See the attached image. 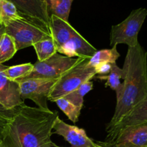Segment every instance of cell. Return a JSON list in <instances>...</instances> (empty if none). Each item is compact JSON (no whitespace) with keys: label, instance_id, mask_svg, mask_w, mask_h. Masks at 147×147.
<instances>
[{"label":"cell","instance_id":"4","mask_svg":"<svg viewBox=\"0 0 147 147\" xmlns=\"http://www.w3.org/2000/svg\"><path fill=\"white\" fill-rule=\"evenodd\" d=\"M88 60L86 59L63 74L50 90L47 100L55 102L56 100L65 97L69 93L76 90L85 82L90 80L95 77L96 72L93 67L88 65Z\"/></svg>","mask_w":147,"mask_h":147},{"label":"cell","instance_id":"24","mask_svg":"<svg viewBox=\"0 0 147 147\" xmlns=\"http://www.w3.org/2000/svg\"><path fill=\"white\" fill-rule=\"evenodd\" d=\"M15 109L0 111V147L2 146L6 127Z\"/></svg>","mask_w":147,"mask_h":147},{"label":"cell","instance_id":"19","mask_svg":"<svg viewBox=\"0 0 147 147\" xmlns=\"http://www.w3.org/2000/svg\"><path fill=\"white\" fill-rule=\"evenodd\" d=\"M22 16L15 6L8 0H0V22L4 25Z\"/></svg>","mask_w":147,"mask_h":147},{"label":"cell","instance_id":"8","mask_svg":"<svg viewBox=\"0 0 147 147\" xmlns=\"http://www.w3.org/2000/svg\"><path fill=\"white\" fill-rule=\"evenodd\" d=\"M53 134L62 136L71 147H113L106 142H95L88 137L84 129L67 124L58 117L53 127Z\"/></svg>","mask_w":147,"mask_h":147},{"label":"cell","instance_id":"14","mask_svg":"<svg viewBox=\"0 0 147 147\" xmlns=\"http://www.w3.org/2000/svg\"><path fill=\"white\" fill-rule=\"evenodd\" d=\"M75 30L68 22L64 21L55 15H50V31L57 49L70 40Z\"/></svg>","mask_w":147,"mask_h":147},{"label":"cell","instance_id":"13","mask_svg":"<svg viewBox=\"0 0 147 147\" xmlns=\"http://www.w3.org/2000/svg\"><path fill=\"white\" fill-rule=\"evenodd\" d=\"M97 51L76 30L70 40L57 48V53L69 57L90 59Z\"/></svg>","mask_w":147,"mask_h":147},{"label":"cell","instance_id":"5","mask_svg":"<svg viewBox=\"0 0 147 147\" xmlns=\"http://www.w3.org/2000/svg\"><path fill=\"white\" fill-rule=\"evenodd\" d=\"M147 17V9H134L119 24L113 25L110 34V45L126 44L129 47H135L139 43L138 35Z\"/></svg>","mask_w":147,"mask_h":147},{"label":"cell","instance_id":"23","mask_svg":"<svg viewBox=\"0 0 147 147\" xmlns=\"http://www.w3.org/2000/svg\"><path fill=\"white\" fill-rule=\"evenodd\" d=\"M55 103H56L59 109L66 115L69 120H70L73 123L78 121L81 109L67 100L65 98L57 99Z\"/></svg>","mask_w":147,"mask_h":147},{"label":"cell","instance_id":"25","mask_svg":"<svg viewBox=\"0 0 147 147\" xmlns=\"http://www.w3.org/2000/svg\"><path fill=\"white\" fill-rule=\"evenodd\" d=\"M112 65H113V63H107V64L99 66L96 69V74H98V76H106L111 70Z\"/></svg>","mask_w":147,"mask_h":147},{"label":"cell","instance_id":"21","mask_svg":"<svg viewBox=\"0 0 147 147\" xmlns=\"http://www.w3.org/2000/svg\"><path fill=\"white\" fill-rule=\"evenodd\" d=\"M17 52V47L13 38L4 33L0 42V64H3L12 58Z\"/></svg>","mask_w":147,"mask_h":147},{"label":"cell","instance_id":"11","mask_svg":"<svg viewBox=\"0 0 147 147\" xmlns=\"http://www.w3.org/2000/svg\"><path fill=\"white\" fill-rule=\"evenodd\" d=\"M6 67L0 64V106L5 110H11L24 103L20 97L18 83L10 80L4 75Z\"/></svg>","mask_w":147,"mask_h":147},{"label":"cell","instance_id":"16","mask_svg":"<svg viewBox=\"0 0 147 147\" xmlns=\"http://www.w3.org/2000/svg\"><path fill=\"white\" fill-rule=\"evenodd\" d=\"M47 11L50 15L68 22L69 15L73 0H45Z\"/></svg>","mask_w":147,"mask_h":147},{"label":"cell","instance_id":"18","mask_svg":"<svg viewBox=\"0 0 147 147\" xmlns=\"http://www.w3.org/2000/svg\"><path fill=\"white\" fill-rule=\"evenodd\" d=\"M38 61H44L57 53V46L52 37L44 39L32 45Z\"/></svg>","mask_w":147,"mask_h":147},{"label":"cell","instance_id":"26","mask_svg":"<svg viewBox=\"0 0 147 147\" xmlns=\"http://www.w3.org/2000/svg\"><path fill=\"white\" fill-rule=\"evenodd\" d=\"M4 33H5V27L0 22V42H1V38H2Z\"/></svg>","mask_w":147,"mask_h":147},{"label":"cell","instance_id":"10","mask_svg":"<svg viewBox=\"0 0 147 147\" xmlns=\"http://www.w3.org/2000/svg\"><path fill=\"white\" fill-rule=\"evenodd\" d=\"M24 17L42 24L50 31V16L45 0H8Z\"/></svg>","mask_w":147,"mask_h":147},{"label":"cell","instance_id":"20","mask_svg":"<svg viewBox=\"0 0 147 147\" xmlns=\"http://www.w3.org/2000/svg\"><path fill=\"white\" fill-rule=\"evenodd\" d=\"M93 83L91 80H88L78 88L76 90L65 96L66 99L82 109L84 103V96L93 89Z\"/></svg>","mask_w":147,"mask_h":147},{"label":"cell","instance_id":"29","mask_svg":"<svg viewBox=\"0 0 147 147\" xmlns=\"http://www.w3.org/2000/svg\"><path fill=\"white\" fill-rule=\"evenodd\" d=\"M1 147H6V146H1Z\"/></svg>","mask_w":147,"mask_h":147},{"label":"cell","instance_id":"28","mask_svg":"<svg viewBox=\"0 0 147 147\" xmlns=\"http://www.w3.org/2000/svg\"><path fill=\"white\" fill-rule=\"evenodd\" d=\"M53 147H60V146H57V145H56V144H53Z\"/></svg>","mask_w":147,"mask_h":147},{"label":"cell","instance_id":"27","mask_svg":"<svg viewBox=\"0 0 147 147\" xmlns=\"http://www.w3.org/2000/svg\"><path fill=\"white\" fill-rule=\"evenodd\" d=\"M5 111V109H4L1 106H0V111Z\"/></svg>","mask_w":147,"mask_h":147},{"label":"cell","instance_id":"2","mask_svg":"<svg viewBox=\"0 0 147 147\" xmlns=\"http://www.w3.org/2000/svg\"><path fill=\"white\" fill-rule=\"evenodd\" d=\"M122 70V90L116 98L114 113L106 129L116 124L147 96V52L139 42L128 48Z\"/></svg>","mask_w":147,"mask_h":147},{"label":"cell","instance_id":"6","mask_svg":"<svg viewBox=\"0 0 147 147\" xmlns=\"http://www.w3.org/2000/svg\"><path fill=\"white\" fill-rule=\"evenodd\" d=\"M86 60V58L80 57H69L57 53L44 61L37 60L34 64L32 70L30 74L17 80L30 78H60L68 70H71L73 67H76Z\"/></svg>","mask_w":147,"mask_h":147},{"label":"cell","instance_id":"12","mask_svg":"<svg viewBox=\"0 0 147 147\" xmlns=\"http://www.w3.org/2000/svg\"><path fill=\"white\" fill-rule=\"evenodd\" d=\"M111 146L113 147L146 146L147 122L125 128L118 135Z\"/></svg>","mask_w":147,"mask_h":147},{"label":"cell","instance_id":"17","mask_svg":"<svg viewBox=\"0 0 147 147\" xmlns=\"http://www.w3.org/2000/svg\"><path fill=\"white\" fill-rule=\"evenodd\" d=\"M96 78L101 80H106V86H109L113 90L116 91V98L119 97L122 90V83L121 80L123 79V70L116 65L113 63L110 73L106 76H96Z\"/></svg>","mask_w":147,"mask_h":147},{"label":"cell","instance_id":"9","mask_svg":"<svg viewBox=\"0 0 147 147\" xmlns=\"http://www.w3.org/2000/svg\"><path fill=\"white\" fill-rule=\"evenodd\" d=\"M144 122H147V96L116 124L106 129L107 135L105 142L111 145L125 128Z\"/></svg>","mask_w":147,"mask_h":147},{"label":"cell","instance_id":"1","mask_svg":"<svg viewBox=\"0 0 147 147\" xmlns=\"http://www.w3.org/2000/svg\"><path fill=\"white\" fill-rule=\"evenodd\" d=\"M57 111H45L23 103L9 120L2 146L53 147V127Z\"/></svg>","mask_w":147,"mask_h":147},{"label":"cell","instance_id":"15","mask_svg":"<svg viewBox=\"0 0 147 147\" xmlns=\"http://www.w3.org/2000/svg\"><path fill=\"white\" fill-rule=\"evenodd\" d=\"M120 57L117 50V45H113L111 49L97 50L88 61V65L95 70L99 66L107 63H115Z\"/></svg>","mask_w":147,"mask_h":147},{"label":"cell","instance_id":"30","mask_svg":"<svg viewBox=\"0 0 147 147\" xmlns=\"http://www.w3.org/2000/svg\"><path fill=\"white\" fill-rule=\"evenodd\" d=\"M144 147H147V146H144Z\"/></svg>","mask_w":147,"mask_h":147},{"label":"cell","instance_id":"3","mask_svg":"<svg viewBox=\"0 0 147 147\" xmlns=\"http://www.w3.org/2000/svg\"><path fill=\"white\" fill-rule=\"evenodd\" d=\"M5 33L12 37L17 51L52 37L50 32L42 24L22 15L5 26Z\"/></svg>","mask_w":147,"mask_h":147},{"label":"cell","instance_id":"22","mask_svg":"<svg viewBox=\"0 0 147 147\" xmlns=\"http://www.w3.org/2000/svg\"><path fill=\"white\" fill-rule=\"evenodd\" d=\"M34 65L27 63L17 65L6 67L4 70V75L10 80L15 81L18 79H21L30 74L33 69Z\"/></svg>","mask_w":147,"mask_h":147},{"label":"cell","instance_id":"7","mask_svg":"<svg viewBox=\"0 0 147 147\" xmlns=\"http://www.w3.org/2000/svg\"><path fill=\"white\" fill-rule=\"evenodd\" d=\"M58 79L30 78L15 82L19 85L20 97L22 100L30 99L40 109L50 111L47 103V98Z\"/></svg>","mask_w":147,"mask_h":147}]
</instances>
